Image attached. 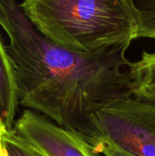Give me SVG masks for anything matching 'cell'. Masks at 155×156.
<instances>
[{"instance_id":"cell-8","label":"cell","mask_w":155,"mask_h":156,"mask_svg":"<svg viewBox=\"0 0 155 156\" xmlns=\"http://www.w3.org/2000/svg\"><path fill=\"white\" fill-rule=\"evenodd\" d=\"M1 143L5 156H43L11 131L1 137Z\"/></svg>"},{"instance_id":"cell-5","label":"cell","mask_w":155,"mask_h":156,"mask_svg":"<svg viewBox=\"0 0 155 156\" xmlns=\"http://www.w3.org/2000/svg\"><path fill=\"white\" fill-rule=\"evenodd\" d=\"M18 105L13 66L0 36V116L7 131L14 126Z\"/></svg>"},{"instance_id":"cell-10","label":"cell","mask_w":155,"mask_h":156,"mask_svg":"<svg viewBox=\"0 0 155 156\" xmlns=\"http://www.w3.org/2000/svg\"><path fill=\"white\" fill-rule=\"evenodd\" d=\"M6 132H7V129L5 128V123H4V122H3V120H2V118H1V116H0V138H1Z\"/></svg>"},{"instance_id":"cell-2","label":"cell","mask_w":155,"mask_h":156,"mask_svg":"<svg viewBox=\"0 0 155 156\" xmlns=\"http://www.w3.org/2000/svg\"><path fill=\"white\" fill-rule=\"evenodd\" d=\"M20 6L43 36L73 52L128 48L138 38L129 0H23Z\"/></svg>"},{"instance_id":"cell-3","label":"cell","mask_w":155,"mask_h":156,"mask_svg":"<svg viewBox=\"0 0 155 156\" xmlns=\"http://www.w3.org/2000/svg\"><path fill=\"white\" fill-rule=\"evenodd\" d=\"M98 140L132 156H155V105L132 97L91 115Z\"/></svg>"},{"instance_id":"cell-4","label":"cell","mask_w":155,"mask_h":156,"mask_svg":"<svg viewBox=\"0 0 155 156\" xmlns=\"http://www.w3.org/2000/svg\"><path fill=\"white\" fill-rule=\"evenodd\" d=\"M11 132L43 156H103L79 133L32 110L21 113Z\"/></svg>"},{"instance_id":"cell-6","label":"cell","mask_w":155,"mask_h":156,"mask_svg":"<svg viewBox=\"0 0 155 156\" xmlns=\"http://www.w3.org/2000/svg\"><path fill=\"white\" fill-rule=\"evenodd\" d=\"M133 97L155 105V52L143 51L141 58L132 63Z\"/></svg>"},{"instance_id":"cell-9","label":"cell","mask_w":155,"mask_h":156,"mask_svg":"<svg viewBox=\"0 0 155 156\" xmlns=\"http://www.w3.org/2000/svg\"><path fill=\"white\" fill-rule=\"evenodd\" d=\"M94 146L96 148V151L103 156H132L119 150L118 148L114 147L102 139L98 140Z\"/></svg>"},{"instance_id":"cell-11","label":"cell","mask_w":155,"mask_h":156,"mask_svg":"<svg viewBox=\"0 0 155 156\" xmlns=\"http://www.w3.org/2000/svg\"><path fill=\"white\" fill-rule=\"evenodd\" d=\"M0 156H5V152H4V149H3V146H2L1 138H0Z\"/></svg>"},{"instance_id":"cell-1","label":"cell","mask_w":155,"mask_h":156,"mask_svg":"<svg viewBox=\"0 0 155 156\" xmlns=\"http://www.w3.org/2000/svg\"><path fill=\"white\" fill-rule=\"evenodd\" d=\"M0 26L9 39L19 104L95 145L91 115L133 97L128 48L82 54L62 48L34 27L16 0H0Z\"/></svg>"},{"instance_id":"cell-7","label":"cell","mask_w":155,"mask_h":156,"mask_svg":"<svg viewBox=\"0 0 155 156\" xmlns=\"http://www.w3.org/2000/svg\"><path fill=\"white\" fill-rule=\"evenodd\" d=\"M138 21V38L155 39V0H129Z\"/></svg>"}]
</instances>
